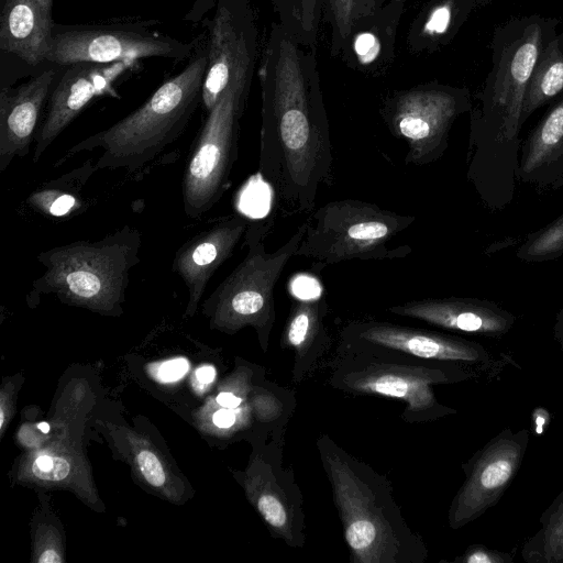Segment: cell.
I'll return each instance as SVG.
<instances>
[{
	"label": "cell",
	"instance_id": "cell-1",
	"mask_svg": "<svg viewBox=\"0 0 563 563\" xmlns=\"http://www.w3.org/2000/svg\"><path fill=\"white\" fill-rule=\"evenodd\" d=\"M314 47L273 22L262 56L258 172L283 216L311 211L332 181V145Z\"/></svg>",
	"mask_w": 563,
	"mask_h": 563
},
{
	"label": "cell",
	"instance_id": "cell-2",
	"mask_svg": "<svg viewBox=\"0 0 563 563\" xmlns=\"http://www.w3.org/2000/svg\"><path fill=\"white\" fill-rule=\"evenodd\" d=\"M344 538L356 563H422L428 550L401 516L390 483L329 435L317 441Z\"/></svg>",
	"mask_w": 563,
	"mask_h": 563
},
{
	"label": "cell",
	"instance_id": "cell-3",
	"mask_svg": "<svg viewBox=\"0 0 563 563\" xmlns=\"http://www.w3.org/2000/svg\"><path fill=\"white\" fill-rule=\"evenodd\" d=\"M208 51L200 48L186 67L165 80L136 110L75 144L62 158L101 150L96 169L133 173L175 142L202 101Z\"/></svg>",
	"mask_w": 563,
	"mask_h": 563
},
{
	"label": "cell",
	"instance_id": "cell-4",
	"mask_svg": "<svg viewBox=\"0 0 563 563\" xmlns=\"http://www.w3.org/2000/svg\"><path fill=\"white\" fill-rule=\"evenodd\" d=\"M142 233L123 228L102 239L79 240L36 255L44 273L33 280L27 301L55 295L68 305L115 312L125 299L130 272L141 262Z\"/></svg>",
	"mask_w": 563,
	"mask_h": 563
},
{
	"label": "cell",
	"instance_id": "cell-5",
	"mask_svg": "<svg viewBox=\"0 0 563 563\" xmlns=\"http://www.w3.org/2000/svg\"><path fill=\"white\" fill-rule=\"evenodd\" d=\"M305 221L306 230L295 256L311 261L312 269L320 272L345 261L406 256L411 252L409 246L391 243L416 217L358 199H341L321 206Z\"/></svg>",
	"mask_w": 563,
	"mask_h": 563
},
{
	"label": "cell",
	"instance_id": "cell-6",
	"mask_svg": "<svg viewBox=\"0 0 563 563\" xmlns=\"http://www.w3.org/2000/svg\"><path fill=\"white\" fill-rule=\"evenodd\" d=\"M269 223L250 221L244 235V258L216 287L203 302L205 308L228 328L253 325L267 344L276 320L274 288L302 240L306 221L289 240L274 252H267L264 239Z\"/></svg>",
	"mask_w": 563,
	"mask_h": 563
},
{
	"label": "cell",
	"instance_id": "cell-7",
	"mask_svg": "<svg viewBox=\"0 0 563 563\" xmlns=\"http://www.w3.org/2000/svg\"><path fill=\"white\" fill-rule=\"evenodd\" d=\"M561 20L539 14L498 25L492 41V68L484 92V112L495 117L499 135L511 141L521 125L522 104L539 54L556 35Z\"/></svg>",
	"mask_w": 563,
	"mask_h": 563
},
{
	"label": "cell",
	"instance_id": "cell-8",
	"mask_svg": "<svg viewBox=\"0 0 563 563\" xmlns=\"http://www.w3.org/2000/svg\"><path fill=\"white\" fill-rule=\"evenodd\" d=\"M251 86L230 85L208 111L194 143L181 181L187 217L197 219L212 209L229 186L238 159L240 121Z\"/></svg>",
	"mask_w": 563,
	"mask_h": 563
},
{
	"label": "cell",
	"instance_id": "cell-9",
	"mask_svg": "<svg viewBox=\"0 0 563 563\" xmlns=\"http://www.w3.org/2000/svg\"><path fill=\"white\" fill-rule=\"evenodd\" d=\"M192 43L155 32L143 23H55L45 62L69 66L80 62L109 64L147 57L183 60L192 55Z\"/></svg>",
	"mask_w": 563,
	"mask_h": 563
},
{
	"label": "cell",
	"instance_id": "cell-10",
	"mask_svg": "<svg viewBox=\"0 0 563 563\" xmlns=\"http://www.w3.org/2000/svg\"><path fill=\"white\" fill-rule=\"evenodd\" d=\"M344 346L351 357L332 376L331 383L338 388L402 399L407 405L404 418L409 422L445 413L433 393V385L448 382L441 368L385 361L371 347Z\"/></svg>",
	"mask_w": 563,
	"mask_h": 563
},
{
	"label": "cell",
	"instance_id": "cell-11",
	"mask_svg": "<svg viewBox=\"0 0 563 563\" xmlns=\"http://www.w3.org/2000/svg\"><path fill=\"white\" fill-rule=\"evenodd\" d=\"M468 108L466 88L430 84L394 93L382 115L389 131L408 145L405 163L420 166L442 155L452 123Z\"/></svg>",
	"mask_w": 563,
	"mask_h": 563
},
{
	"label": "cell",
	"instance_id": "cell-12",
	"mask_svg": "<svg viewBox=\"0 0 563 563\" xmlns=\"http://www.w3.org/2000/svg\"><path fill=\"white\" fill-rule=\"evenodd\" d=\"M202 88L207 111L232 84L251 86L258 52L252 0H218L210 25Z\"/></svg>",
	"mask_w": 563,
	"mask_h": 563
},
{
	"label": "cell",
	"instance_id": "cell-13",
	"mask_svg": "<svg viewBox=\"0 0 563 563\" xmlns=\"http://www.w3.org/2000/svg\"><path fill=\"white\" fill-rule=\"evenodd\" d=\"M526 443V432L505 431L485 446L452 501L449 522L453 529L476 519L499 499L519 468Z\"/></svg>",
	"mask_w": 563,
	"mask_h": 563
},
{
	"label": "cell",
	"instance_id": "cell-14",
	"mask_svg": "<svg viewBox=\"0 0 563 563\" xmlns=\"http://www.w3.org/2000/svg\"><path fill=\"white\" fill-rule=\"evenodd\" d=\"M131 64V60L109 64L80 62L68 66L51 91L45 115L35 134L34 163L95 97L113 93V81Z\"/></svg>",
	"mask_w": 563,
	"mask_h": 563
},
{
	"label": "cell",
	"instance_id": "cell-15",
	"mask_svg": "<svg viewBox=\"0 0 563 563\" xmlns=\"http://www.w3.org/2000/svg\"><path fill=\"white\" fill-rule=\"evenodd\" d=\"M343 344L364 345L428 361L473 363L479 346L441 333L379 321H353L341 331Z\"/></svg>",
	"mask_w": 563,
	"mask_h": 563
},
{
	"label": "cell",
	"instance_id": "cell-16",
	"mask_svg": "<svg viewBox=\"0 0 563 563\" xmlns=\"http://www.w3.org/2000/svg\"><path fill=\"white\" fill-rule=\"evenodd\" d=\"M250 220L243 214L221 218L187 240L176 251L172 271L188 289L187 310L194 312L216 271L229 260L245 235Z\"/></svg>",
	"mask_w": 563,
	"mask_h": 563
},
{
	"label": "cell",
	"instance_id": "cell-17",
	"mask_svg": "<svg viewBox=\"0 0 563 563\" xmlns=\"http://www.w3.org/2000/svg\"><path fill=\"white\" fill-rule=\"evenodd\" d=\"M56 82V71L46 69L15 89L0 92V173L15 157H24L34 144L44 106Z\"/></svg>",
	"mask_w": 563,
	"mask_h": 563
},
{
	"label": "cell",
	"instance_id": "cell-18",
	"mask_svg": "<svg viewBox=\"0 0 563 563\" xmlns=\"http://www.w3.org/2000/svg\"><path fill=\"white\" fill-rule=\"evenodd\" d=\"M53 0H5L0 15V48L29 65L45 62L49 51Z\"/></svg>",
	"mask_w": 563,
	"mask_h": 563
},
{
	"label": "cell",
	"instance_id": "cell-19",
	"mask_svg": "<svg viewBox=\"0 0 563 563\" xmlns=\"http://www.w3.org/2000/svg\"><path fill=\"white\" fill-rule=\"evenodd\" d=\"M263 466V473L254 482L256 509L277 537L291 547H301L305 542L302 496L277 460L273 466Z\"/></svg>",
	"mask_w": 563,
	"mask_h": 563
},
{
	"label": "cell",
	"instance_id": "cell-20",
	"mask_svg": "<svg viewBox=\"0 0 563 563\" xmlns=\"http://www.w3.org/2000/svg\"><path fill=\"white\" fill-rule=\"evenodd\" d=\"M390 313L429 324L467 333L498 334L505 332L508 316L482 305L460 298H427L411 300L388 308Z\"/></svg>",
	"mask_w": 563,
	"mask_h": 563
},
{
	"label": "cell",
	"instance_id": "cell-21",
	"mask_svg": "<svg viewBox=\"0 0 563 563\" xmlns=\"http://www.w3.org/2000/svg\"><path fill=\"white\" fill-rule=\"evenodd\" d=\"M404 2L391 1L357 20L341 55L363 70H380L393 60Z\"/></svg>",
	"mask_w": 563,
	"mask_h": 563
},
{
	"label": "cell",
	"instance_id": "cell-22",
	"mask_svg": "<svg viewBox=\"0 0 563 563\" xmlns=\"http://www.w3.org/2000/svg\"><path fill=\"white\" fill-rule=\"evenodd\" d=\"M492 0H429L408 32L413 52H434L448 45L467 19Z\"/></svg>",
	"mask_w": 563,
	"mask_h": 563
},
{
	"label": "cell",
	"instance_id": "cell-23",
	"mask_svg": "<svg viewBox=\"0 0 563 563\" xmlns=\"http://www.w3.org/2000/svg\"><path fill=\"white\" fill-rule=\"evenodd\" d=\"M328 312L325 297L296 299L290 307L282 343L295 350L298 360L320 354L329 342L324 327Z\"/></svg>",
	"mask_w": 563,
	"mask_h": 563
},
{
	"label": "cell",
	"instance_id": "cell-24",
	"mask_svg": "<svg viewBox=\"0 0 563 563\" xmlns=\"http://www.w3.org/2000/svg\"><path fill=\"white\" fill-rule=\"evenodd\" d=\"M96 170L92 159H89L80 167L36 188L29 196L27 202L46 217L62 219L76 216L87 208L82 188Z\"/></svg>",
	"mask_w": 563,
	"mask_h": 563
},
{
	"label": "cell",
	"instance_id": "cell-25",
	"mask_svg": "<svg viewBox=\"0 0 563 563\" xmlns=\"http://www.w3.org/2000/svg\"><path fill=\"white\" fill-rule=\"evenodd\" d=\"M560 96L563 97V32L556 33L538 56L523 99L521 123Z\"/></svg>",
	"mask_w": 563,
	"mask_h": 563
},
{
	"label": "cell",
	"instance_id": "cell-26",
	"mask_svg": "<svg viewBox=\"0 0 563 563\" xmlns=\"http://www.w3.org/2000/svg\"><path fill=\"white\" fill-rule=\"evenodd\" d=\"M321 18L331 27L330 49L332 55L342 53L354 23L378 7L376 0H319Z\"/></svg>",
	"mask_w": 563,
	"mask_h": 563
},
{
	"label": "cell",
	"instance_id": "cell-27",
	"mask_svg": "<svg viewBox=\"0 0 563 563\" xmlns=\"http://www.w3.org/2000/svg\"><path fill=\"white\" fill-rule=\"evenodd\" d=\"M563 146V97L556 101L533 131L522 161V172L531 173Z\"/></svg>",
	"mask_w": 563,
	"mask_h": 563
},
{
	"label": "cell",
	"instance_id": "cell-28",
	"mask_svg": "<svg viewBox=\"0 0 563 563\" xmlns=\"http://www.w3.org/2000/svg\"><path fill=\"white\" fill-rule=\"evenodd\" d=\"M278 23L300 44L314 47L321 9L319 0H271Z\"/></svg>",
	"mask_w": 563,
	"mask_h": 563
},
{
	"label": "cell",
	"instance_id": "cell-29",
	"mask_svg": "<svg viewBox=\"0 0 563 563\" xmlns=\"http://www.w3.org/2000/svg\"><path fill=\"white\" fill-rule=\"evenodd\" d=\"M553 507L541 530L526 544L527 561L563 562V493Z\"/></svg>",
	"mask_w": 563,
	"mask_h": 563
},
{
	"label": "cell",
	"instance_id": "cell-30",
	"mask_svg": "<svg viewBox=\"0 0 563 563\" xmlns=\"http://www.w3.org/2000/svg\"><path fill=\"white\" fill-rule=\"evenodd\" d=\"M563 249V217L545 228L526 250L529 257H542Z\"/></svg>",
	"mask_w": 563,
	"mask_h": 563
},
{
	"label": "cell",
	"instance_id": "cell-31",
	"mask_svg": "<svg viewBox=\"0 0 563 563\" xmlns=\"http://www.w3.org/2000/svg\"><path fill=\"white\" fill-rule=\"evenodd\" d=\"M33 474L45 481H62L70 472L68 461L59 456H38L32 466Z\"/></svg>",
	"mask_w": 563,
	"mask_h": 563
},
{
	"label": "cell",
	"instance_id": "cell-32",
	"mask_svg": "<svg viewBox=\"0 0 563 563\" xmlns=\"http://www.w3.org/2000/svg\"><path fill=\"white\" fill-rule=\"evenodd\" d=\"M139 467L145 479L153 486H162L166 481L164 468L158 457L148 450H143L137 454Z\"/></svg>",
	"mask_w": 563,
	"mask_h": 563
},
{
	"label": "cell",
	"instance_id": "cell-33",
	"mask_svg": "<svg viewBox=\"0 0 563 563\" xmlns=\"http://www.w3.org/2000/svg\"><path fill=\"white\" fill-rule=\"evenodd\" d=\"M188 366L185 358L170 360L161 364L157 376L163 382H174L187 373Z\"/></svg>",
	"mask_w": 563,
	"mask_h": 563
},
{
	"label": "cell",
	"instance_id": "cell-34",
	"mask_svg": "<svg viewBox=\"0 0 563 563\" xmlns=\"http://www.w3.org/2000/svg\"><path fill=\"white\" fill-rule=\"evenodd\" d=\"M462 561L466 563H500L509 561V558H504L503 554L482 547H473L468 549Z\"/></svg>",
	"mask_w": 563,
	"mask_h": 563
},
{
	"label": "cell",
	"instance_id": "cell-35",
	"mask_svg": "<svg viewBox=\"0 0 563 563\" xmlns=\"http://www.w3.org/2000/svg\"><path fill=\"white\" fill-rule=\"evenodd\" d=\"M213 422L219 428H229L235 422V415L229 408L218 410L213 415Z\"/></svg>",
	"mask_w": 563,
	"mask_h": 563
},
{
	"label": "cell",
	"instance_id": "cell-36",
	"mask_svg": "<svg viewBox=\"0 0 563 563\" xmlns=\"http://www.w3.org/2000/svg\"><path fill=\"white\" fill-rule=\"evenodd\" d=\"M217 401L225 408L234 409L241 405L242 399L232 393H220L217 397Z\"/></svg>",
	"mask_w": 563,
	"mask_h": 563
},
{
	"label": "cell",
	"instance_id": "cell-37",
	"mask_svg": "<svg viewBox=\"0 0 563 563\" xmlns=\"http://www.w3.org/2000/svg\"><path fill=\"white\" fill-rule=\"evenodd\" d=\"M549 415L544 409H536L533 413L534 431L541 434L544 431V427L548 423Z\"/></svg>",
	"mask_w": 563,
	"mask_h": 563
},
{
	"label": "cell",
	"instance_id": "cell-38",
	"mask_svg": "<svg viewBox=\"0 0 563 563\" xmlns=\"http://www.w3.org/2000/svg\"><path fill=\"white\" fill-rule=\"evenodd\" d=\"M196 377L201 384H209L216 377V369L210 365L199 367L196 372Z\"/></svg>",
	"mask_w": 563,
	"mask_h": 563
},
{
	"label": "cell",
	"instance_id": "cell-39",
	"mask_svg": "<svg viewBox=\"0 0 563 563\" xmlns=\"http://www.w3.org/2000/svg\"><path fill=\"white\" fill-rule=\"evenodd\" d=\"M38 562L40 563H59V562H62V559L54 550H46L38 558Z\"/></svg>",
	"mask_w": 563,
	"mask_h": 563
},
{
	"label": "cell",
	"instance_id": "cell-40",
	"mask_svg": "<svg viewBox=\"0 0 563 563\" xmlns=\"http://www.w3.org/2000/svg\"><path fill=\"white\" fill-rule=\"evenodd\" d=\"M37 428L44 433H47L49 431V426L47 422H40L37 424Z\"/></svg>",
	"mask_w": 563,
	"mask_h": 563
},
{
	"label": "cell",
	"instance_id": "cell-41",
	"mask_svg": "<svg viewBox=\"0 0 563 563\" xmlns=\"http://www.w3.org/2000/svg\"><path fill=\"white\" fill-rule=\"evenodd\" d=\"M396 1V2H405L406 0H376L378 7H383L388 2Z\"/></svg>",
	"mask_w": 563,
	"mask_h": 563
},
{
	"label": "cell",
	"instance_id": "cell-42",
	"mask_svg": "<svg viewBox=\"0 0 563 563\" xmlns=\"http://www.w3.org/2000/svg\"><path fill=\"white\" fill-rule=\"evenodd\" d=\"M562 342H563V338H562Z\"/></svg>",
	"mask_w": 563,
	"mask_h": 563
}]
</instances>
